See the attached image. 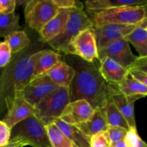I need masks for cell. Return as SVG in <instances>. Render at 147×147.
Wrapping results in <instances>:
<instances>
[{"label": "cell", "instance_id": "1", "mask_svg": "<svg viewBox=\"0 0 147 147\" xmlns=\"http://www.w3.org/2000/svg\"><path fill=\"white\" fill-rule=\"evenodd\" d=\"M72 67L75 72L70 89V102L85 100L93 109H102L117 93L116 85L106 81L99 67L94 63H88L80 57H73Z\"/></svg>", "mask_w": 147, "mask_h": 147}, {"label": "cell", "instance_id": "2", "mask_svg": "<svg viewBox=\"0 0 147 147\" xmlns=\"http://www.w3.org/2000/svg\"><path fill=\"white\" fill-rule=\"evenodd\" d=\"M39 55L40 51L17 58L0 69V113L8 109L13 99L32 80L34 66Z\"/></svg>", "mask_w": 147, "mask_h": 147}, {"label": "cell", "instance_id": "3", "mask_svg": "<svg viewBox=\"0 0 147 147\" xmlns=\"http://www.w3.org/2000/svg\"><path fill=\"white\" fill-rule=\"evenodd\" d=\"M93 26L103 24L146 25L147 4L128 6L91 13Z\"/></svg>", "mask_w": 147, "mask_h": 147}, {"label": "cell", "instance_id": "4", "mask_svg": "<svg viewBox=\"0 0 147 147\" xmlns=\"http://www.w3.org/2000/svg\"><path fill=\"white\" fill-rule=\"evenodd\" d=\"M70 102L69 87H59L34 107L33 115L47 126L60 119Z\"/></svg>", "mask_w": 147, "mask_h": 147}, {"label": "cell", "instance_id": "5", "mask_svg": "<svg viewBox=\"0 0 147 147\" xmlns=\"http://www.w3.org/2000/svg\"><path fill=\"white\" fill-rule=\"evenodd\" d=\"M93 27V21L86 14L83 8L71 9L68 20L63 31L47 43L57 51L66 54L71 40L80 31Z\"/></svg>", "mask_w": 147, "mask_h": 147}, {"label": "cell", "instance_id": "6", "mask_svg": "<svg viewBox=\"0 0 147 147\" xmlns=\"http://www.w3.org/2000/svg\"><path fill=\"white\" fill-rule=\"evenodd\" d=\"M20 138L34 147H52L46 126L34 115L16 125L11 131V138Z\"/></svg>", "mask_w": 147, "mask_h": 147}, {"label": "cell", "instance_id": "7", "mask_svg": "<svg viewBox=\"0 0 147 147\" xmlns=\"http://www.w3.org/2000/svg\"><path fill=\"white\" fill-rule=\"evenodd\" d=\"M52 0H31L24 7V17L27 25L39 32L58 11Z\"/></svg>", "mask_w": 147, "mask_h": 147}, {"label": "cell", "instance_id": "8", "mask_svg": "<svg viewBox=\"0 0 147 147\" xmlns=\"http://www.w3.org/2000/svg\"><path fill=\"white\" fill-rule=\"evenodd\" d=\"M66 54L77 55L88 63L98 59L94 27L80 31L71 40Z\"/></svg>", "mask_w": 147, "mask_h": 147}, {"label": "cell", "instance_id": "9", "mask_svg": "<svg viewBox=\"0 0 147 147\" xmlns=\"http://www.w3.org/2000/svg\"><path fill=\"white\" fill-rule=\"evenodd\" d=\"M46 75L32 79L25 86L20 95L33 107H36L42 100L59 88Z\"/></svg>", "mask_w": 147, "mask_h": 147}, {"label": "cell", "instance_id": "10", "mask_svg": "<svg viewBox=\"0 0 147 147\" xmlns=\"http://www.w3.org/2000/svg\"><path fill=\"white\" fill-rule=\"evenodd\" d=\"M98 60L111 57L117 60L121 65L128 69L137 60V56L132 53L129 43L124 38L109 43L98 51Z\"/></svg>", "mask_w": 147, "mask_h": 147}, {"label": "cell", "instance_id": "11", "mask_svg": "<svg viewBox=\"0 0 147 147\" xmlns=\"http://www.w3.org/2000/svg\"><path fill=\"white\" fill-rule=\"evenodd\" d=\"M137 26L112 24L94 26L98 51L109 43L124 38Z\"/></svg>", "mask_w": 147, "mask_h": 147}, {"label": "cell", "instance_id": "12", "mask_svg": "<svg viewBox=\"0 0 147 147\" xmlns=\"http://www.w3.org/2000/svg\"><path fill=\"white\" fill-rule=\"evenodd\" d=\"M93 111L94 109L86 100H75L66 106L60 119L67 124L78 126L90 119Z\"/></svg>", "mask_w": 147, "mask_h": 147}, {"label": "cell", "instance_id": "13", "mask_svg": "<svg viewBox=\"0 0 147 147\" xmlns=\"http://www.w3.org/2000/svg\"><path fill=\"white\" fill-rule=\"evenodd\" d=\"M34 109V108L27 103L20 94L13 99L9 106L3 121L11 129L19 123L33 115Z\"/></svg>", "mask_w": 147, "mask_h": 147}, {"label": "cell", "instance_id": "14", "mask_svg": "<svg viewBox=\"0 0 147 147\" xmlns=\"http://www.w3.org/2000/svg\"><path fill=\"white\" fill-rule=\"evenodd\" d=\"M99 70L103 78L113 85H117L129 76L127 69L111 57H106L100 60Z\"/></svg>", "mask_w": 147, "mask_h": 147}, {"label": "cell", "instance_id": "15", "mask_svg": "<svg viewBox=\"0 0 147 147\" xmlns=\"http://www.w3.org/2000/svg\"><path fill=\"white\" fill-rule=\"evenodd\" d=\"M70 14V9H59L55 16L53 17L40 31V40L48 42L57 37L64 29Z\"/></svg>", "mask_w": 147, "mask_h": 147}, {"label": "cell", "instance_id": "16", "mask_svg": "<svg viewBox=\"0 0 147 147\" xmlns=\"http://www.w3.org/2000/svg\"><path fill=\"white\" fill-rule=\"evenodd\" d=\"M139 99L137 97L126 96L117 92L111 98V101L117 107L122 116L126 119L130 128H136L134 115V103Z\"/></svg>", "mask_w": 147, "mask_h": 147}, {"label": "cell", "instance_id": "17", "mask_svg": "<svg viewBox=\"0 0 147 147\" xmlns=\"http://www.w3.org/2000/svg\"><path fill=\"white\" fill-rule=\"evenodd\" d=\"M73 67L64 61H60L45 73L50 80L60 87H70L74 77Z\"/></svg>", "mask_w": 147, "mask_h": 147}, {"label": "cell", "instance_id": "18", "mask_svg": "<svg viewBox=\"0 0 147 147\" xmlns=\"http://www.w3.org/2000/svg\"><path fill=\"white\" fill-rule=\"evenodd\" d=\"M146 4V0H88L85 2L86 8L90 13L116 7Z\"/></svg>", "mask_w": 147, "mask_h": 147}, {"label": "cell", "instance_id": "19", "mask_svg": "<svg viewBox=\"0 0 147 147\" xmlns=\"http://www.w3.org/2000/svg\"><path fill=\"white\" fill-rule=\"evenodd\" d=\"M60 61H62L61 55L56 52L50 50L40 51V55L34 66L32 79L45 74Z\"/></svg>", "mask_w": 147, "mask_h": 147}, {"label": "cell", "instance_id": "20", "mask_svg": "<svg viewBox=\"0 0 147 147\" xmlns=\"http://www.w3.org/2000/svg\"><path fill=\"white\" fill-rule=\"evenodd\" d=\"M108 126H109L101 109L97 108L94 109L93 115L90 119L84 123L78 125L77 127L86 136L90 138L91 136L99 132L106 131Z\"/></svg>", "mask_w": 147, "mask_h": 147}, {"label": "cell", "instance_id": "21", "mask_svg": "<svg viewBox=\"0 0 147 147\" xmlns=\"http://www.w3.org/2000/svg\"><path fill=\"white\" fill-rule=\"evenodd\" d=\"M54 123L78 147H90V138L86 136L77 126L67 124L60 119H57Z\"/></svg>", "mask_w": 147, "mask_h": 147}, {"label": "cell", "instance_id": "22", "mask_svg": "<svg viewBox=\"0 0 147 147\" xmlns=\"http://www.w3.org/2000/svg\"><path fill=\"white\" fill-rule=\"evenodd\" d=\"M136 48L139 57H147V26H137L133 31L124 37Z\"/></svg>", "mask_w": 147, "mask_h": 147}, {"label": "cell", "instance_id": "23", "mask_svg": "<svg viewBox=\"0 0 147 147\" xmlns=\"http://www.w3.org/2000/svg\"><path fill=\"white\" fill-rule=\"evenodd\" d=\"M116 88L119 93L126 96L141 98L147 95V86L129 78L118 83Z\"/></svg>", "mask_w": 147, "mask_h": 147}, {"label": "cell", "instance_id": "24", "mask_svg": "<svg viewBox=\"0 0 147 147\" xmlns=\"http://www.w3.org/2000/svg\"><path fill=\"white\" fill-rule=\"evenodd\" d=\"M101 110L106 118L108 126H119L127 131L130 129L126 119L111 100L106 103Z\"/></svg>", "mask_w": 147, "mask_h": 147}, {"label": "cell", "instance_id": "25", "mask_svg": "<svg viewBox=\"0 0 147 147\" xmlns=\"http://www.w3.org/2000/svg\"><path fill=\"white\" fill-rule=\"evenodd\" d=\"M4 41L9 45L11 54H17L27 47L30 40L25 31H17L4 38Z\"/></svg>", "mask_w": 147, "mask_h": 147}, {"label": "cell", "instance_id": "26", "mask_svg": "<svg viewBox=\"0 0 147 147\" xmlns=\"http://www.w3.org/2000/svg\"><path fill=\"white\" fill-rule=\"evenodd\" d=\"M20 29L19 15L15 12L0 14V37H7Z\"/></svg>", "mask_w": 147, "mask_h": 147}, {"label": "cell", "instance_id": "27", "mask_svg": "<svg viewBox=\"0 0 147 147\" xmlns=\"http://www.w3.org/2000/svg\"><path fill=\"white\" fill-rule=\"evenodd\" d=\"M52 147H78L75 145L55 123L46 126Z\"/></svg>", "mask_w": 147, "mask_h": 147}, {"label": "cell", "instance_id": "28", "mask_svg": "<svg viewBox=\"0 0 147 147\" xmlns=\"http://www.w3.org/2000/svg\"><path fill=\"white\" fill-rule=\"evenodd\" d=\"M127 147H147L146 144L139 136L136 128H130L124 139Z\"/></svg>", "mask_w": 147, "mask_h": 147}, {"label": "cell", "instance_id": "29", "mask_svg": "<svg viewBox=\"0 0 147 147\" xmlns=\"http://www.w3.org/2000/svg\"><path fill=\"white\" fill-rule=\"evenodd\" d=\"M106 132L109 135L111 142V146L112 144H114L121 141L124 140L128 131L123 128L119 127V126H109Z\"/></svg>", "mask_w": 147, "mask_h": 147}, {"label": "cell", "instance_id": "30", "mask_svg": "<svg viewBox=\"0 0 147 147\" xmlns=\"http://www.w3.org/2000/svg\"><path fill=\"white\" fill-rule=\"evenodd\" d=\"M89 142L90 147H111L110 139L106 131L91 136Z\"/></svg>", "mask_w": 147, "mask_h": 147}, {"label": "cell", "instance_id": "31", "mask_svg": "<svg viewBox=\"0 0 147 147\" xmlns=\"http://www.w3.org/2000/svg\"><path fill=\"white\" fill-rule=\"evenodd\" d=\"M11 52L5 41L0 42V69L4 68L11 62Z\"/></svg>", "mask_w": 147, "mask_h": 147}, {"label": "cell", "instance_id": "32", "mask_svg": "<svg viewBox=\"0 0 147 147\" xmlns=\"http://www.w3.org/2000/svg\"><path fill=\"white\" fill-rule=\"evenodd\" d=\"M58 9H71L75 8H83L84 6L80 1L75 0H52Z\"/></svg>", "mask_w": 147, "mask_h": 147}, {"label": "cell", "instance_id": "33", "mask_svg": "<svg viewBox=\"0 0 147 147\" xmlns=\"http://www.w3.org/2000/svg\"><path fill=\"white\" fill-rule=\"evenodd\" d=\"M11 129L3 121H0V147L8 144L11 138Z\"/></svg>", "mask_w": 147, "mask_h": 147}, {"label": "cell", "instance_id": "34", "mask_svg": "<svg viewBox=\"0 0 147 147\" xmlns=\"http://www.w3.org/2000/svg\"><path fill=\"white\" fill-rule=\"evenodd\" d=\"M129 75L131 76L132 79L147 86V71L139 69H130L128 70Z\"/></svg>", "mask_w": 147, "mask_h": 147}, {"label": "cell", "instance_id": "35", "mask_svg": "<svg viewBox=\"0 0 147 147\" xmlns=\"http://www.w3.org/2000/svg\"><path fill=\"white\" fill-rule=\"evenodd\" d=\"M17 4L15 0H0V14H10L14 12Z\"/></svg>", "mask_w": 147, "mask_h": 147}, {"label": "cell", "instance_id": "36", "mask_svg": "<svg viewBox=\"0 0 147 147\" xmlns=\"http://www.w3.org/2000/svg\"><path fill=\"white\" fill-rule=\"evenodd\" d=\"M24 146H27V144L25 141L20 138H12L10 139L8 144L5 147H23Z\"/></svg>", "mask_w": 147, "mask_h": 147}, {"label": "cell", "instance_id": "37", "mask_svg": "<svg viewBox=\"0 0 147 147\" xmlns=\"http://www.w3.org/2000/svg\"><path fill=\"white\" fill-rule=\"evenodd\" d=\"M111 147H127L126 146V142L124 140L121 141V142H118V143L114 144H112Z\"/></svg>", "mask_w": 147, "mask_h": 147}, {"label": "cell", "instance_id": "38", "mask_svg": "<svg viewBox=\"0 0 147 147\" xmlns=\"http://www.w3.org/2000/svg\"><path fill=\"white\" fill-rule=\"evenodd\" d=\"M3 147H5V146H3Z\"/></svg>", "mask_w": 147, "mask_h": 147}]
</instances>
